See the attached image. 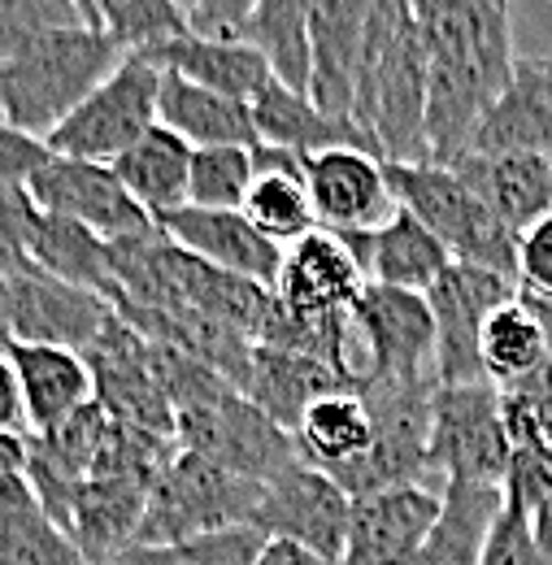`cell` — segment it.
<instances>
[{"instance_id":"obj_3","label":"cell","mask_w":552,"mask_h":565,"mask_svg":"<svg viewBox=\"0 0 552 565\" xmlns=\"http://www.w3.org/2000/svg\"><path fill=\"white\" fill-rule=\"evenodd\" d=\"M123 57L127 49L87 22L31 40L22 53L0 62V122L49 140V131L96 83H105Z\"/></svg>"},{"instance_id":"obj_30","label":"cell","mask_w":552,"mask_h":565,"mask_svg":"<svg viewBox=\"0 0 552 565\" xmlns=\"http://www.w3.org/2000/svg\"><path fill=\"white\" fill-rule=\"evenodd\" d=\"M505 504L500 483H444V504L410 565H484L487 531Z\"/></svg>"},{"instance_id":"obj_18","label":"cell","mask_w":552,"mask_h":565,"mask_svg":"<svg viewBox=\"0 0 552 565\" xmlns=\"http://www.w3.org/2000/svg\"><path fill=\"white\" fill-rule=\"evenodd\" d=\"M365 18L370 0H309V100L331 118H352Z\"/></svg>"},{"instance_id":"obj_16","label":"cell","mask_w":552,"mask_h":565,"mask_svg":"<svg viewBox=\"0 0 552 565\" xmlns=\"http://www.w3.org/2000/svg\"><path fill=\"white\" fill-rule=\"evenodd\" d=\"M305 188L318 213V226L336 235L379 231L396 213L388 161L365 148H327L305 157Z\"/></svg>"},{"instance_id":"obj_11","label":"cell","mask_w":552,"mask_h":565,"mask_svg":"<svg viewBox=\"0 0 552 565\" xmlns=\"http://www.w3.org/2000/svg\"><path fill=\"white\" fill-rule=\"evenodd\" d=\"M348 513H352V495L327 470L296 461L262 488V500L248 522L266 540L300 544V548L318 553L322 562L340 565L348 540Z\"/></svg>"},{"instance_id":"obj_40","label":"cell","mask_w":552,"mask_h":565,"mask_svg":"<svg viewBox=\"0 0 552 565\" xmlns=\"http://www.w3.org/2000/svg\"><path fill=\"white\" fill-rule=\"evenodd\" d=\"M518 291L552 300V213L518 235Z\"/></svg>"},{"instance_id":"obj_14","label":"cell","mask_w":552,"mask_h":565,"mask_svg":"<svg viewBox=\"0 0 552 565\" xmlns=\"http://www.w3.org/2000/svg\"><path fill=\"white\" fill-rule=\"evenodd\" d=\"M157 231L183 248L188 257L205 262L222 275H235L244 282H257L275 291L278 270H283V244L262 235L244 210H201V205H179V210L152 217Z\"/></svg>"},{"instance_id":"obj_7","label":"cell","mask_w":552,"mask_h":565,"mask_svg":"<svg viewBox=\"0 0 552 565\" xmlns=\"http://www.w3.org/2000/svg\"><path fill=\"white\" fill-rule=\"evenodd\" d=\"M262 488L266 483L226 470L197 448H179L148 492L136 544H170L217 526H240L253 518Z\"/></svg>"},{"instance_id":"obj_15","label":"cell","mask_w":552,"mask_h":565,"mask_svg":"<svg viewBox=\"0 0 552 565\" xmlns=\"http://www.w3.org/2000/svg\"><path fill=\"white\" fill-rule=\"evenodd\" d=\"M444 492L431 483H396L352 495L340 565H410L439 518Z\"/></svg>"},{"instance_id":"obj_5","label":"cell","mask_w":552,"mask_h":565,"mask_svg":"<svg viewBox=\"0 0 552 565\" xmlns=\"http://www.w3.org/2000/svg\"><path fill=\"white\" fill-rule=\"evenodd\" d=\"M340 365H344L348 387H361L370 379L439 383V370H435V313H431L426 291L365 282L361 300L348 313Z\"/></svg>"},{"instance_id":"obj_42","label":"cell","mask_w":552,"mask_h":565,"mask_svg":"<svg viewBox=\"0 0 552 565\" xmlns=\"http://www.w3.org/2000/svg\"><path fill=\"white\" fill-rule=\"evenodd\" d=\"M253 9H257V0H197L188 9V31L213 35V40H244Z\"/></svg>"},{"instance_id":"obj_49","label":"cell","mask_w":552,"mask_h":565,"mask_svg":"<svg viewBox=\"0 0 552 565\" xmlns=\"http://www.w3.org/2000/svg\"><path fill=\"white\" fill-rule=\"evenodd\" d=\"M549 565H552V562H549Z\"/></svg>"},{"instance_id":"obj_9","label":"cell","mask_w":552,"mask_h":565,"mask_svg":"<svg viewBox=\"0 0 552 565\" xmlns=\"http://www.w3.org/2000/svg\"><path fill=\"white\" fill-rule=\"evenodd\" d=\"M157 96H161V71L144 53H127L109 71V78L96 83L49 131L44 148L57 157L114 166L148 127H157Z\"/></svg>"},{"instance_id":"obj_22","label":"cell","mask_w":552,"mask_h":565,"mask_svg":"<svg viewBox=\"0 0 552 565\" xmlns=\"http://www.w3.org/2000/svg\"><path fill=\"white\" fill-rule=\"evenodd\" d=\"M144 53L157 71L183 74L192 83H201L209 92H222L231 100H244L253 105L257 92L275 78L266 57L248 44V40H213V35H170V40H157L148 49H136Z\"/></svg>"},{"instance_id":"obj_32","label":"cell","mask_w":552,"mask_h":565,"mask_svg":"<svg viewBox=\"0 0 552 565\" xmlns=\"http://www.w3.org/2000/svg\"><path fill=\"white\" fill-rule=\"evenodd\" d=\"M453 266V253L444 248V239L422 226L405 205L370 231V266L365 279L388 282V287H410V291H431V282Z\"/></svg>"},{"instance_id":"obj_45","label":"cell","mask_w":552,"mask_h":565,"mask_svg":"<svg viewBox=\"0 0 552 565\" xmlns=\"http://www.w3.org/2000/svg\"><path fill=\"white\" fill-rule=\"evenodd\" d=\"M257 565H331V562H322L318 553H309V548H300V544H287V540H266V548H262Z\"/></svg>"},{"instance_id":"obj_20","label":"cell","mask_w":552,"mask_h":565,"mask_svg":"<svg viewBox=\"0 0 552 565\" xmlns=\"http://www.w3.org/2000/svg\"><path fill=\"white\" fill-rule=\"evenodd\" d=\"M22 401H26V423L31 435H44L53 426L74 418L83 405L96 401V374L92 361L66 344H35V340H9Z\"/></svg>"},{"instance_id":"obj_1","label":"cell","mask_w":552,"mask_h":565,"mask_svg":"<svg viewBox=\"0 0 552 565\" xmlns=\"http://www.w3.org/2000/svg\"><path fill=\"white\" fill-rule=\"evenodd\" d=\"M431 83H426V161L453 166L505 92L513 57L509 0H435L417 13Z\"/></svg>"},{"instance_id":"obj_27","label":"cell","mask_w":552,"mask_h":565,"mask_svg":"<svg viewBox=\"0 0 552 565\" xmlns=\"http://www.w3.org/2000/svg\"><path fill=\"white\" fill-rule=\"evenodd\" d=\"M291 439H296L300 461H309L327 475H340L344 466L361 461L374 444V418H370L365 396L357 387L318 396L300 414V423L291 426Z\"/></svg>"},{"instance_id":"obj_35","label":"cell","mask_w":552,"mask_h":565,"mask_svg":"<svg viewBox=\"0 0 552 565\" xmlns=\"http://www.w3.org/2000/svg\"><path fill=\"white\" fill-rule=\"evenodd\" d=\"M262 548H266V535L253 522H240V526H217L170 544H131L118 553L114 565H257Z\"/></svg>"},{"instance_id":"obj_43","label":"cell","mask_w":552,"mask_h":565,"mask_svg":"<svg viewBox=\"0 0 552 565\" xmlns=\"http://www.w3.org/2000/svg\"><path fill=\"white\" fill-rule=\"evenodd\" d=\"M0 430H22V435H31L26 401H22V383H18L13 356H9L4 344H0Z\"/></svg>"},{"instance_id":"obj_17","label":"cell","mask_w":552,"mask_h":565,"mask_svg":"<svg viewBox=\"0 0 552 565\" xmlns=\"http://www.w3.org/2000/svg\"><path fill=\"white\" fill-rule=\"evenodd\" d=\"M365 270L348 253L336 231H309L296 244L283 248L275 296L283 309L300 318H344L365 291Z\"/></svg>"},{"instance_id":"obj_29","label":"cell","mask_w":552,"mask_h":565,"mask_svg":"<svg viewBox=\"0 0 552 565\" xmlns=\"http://www.w3.org/2000/svg\"><path fill=\"white\" fill-rule=\"evenodd\" d=\"M0 565H92L49 518L26 475H0Z\"/></svg>"},{"instance_id":"obj_23","label":"cell","mask_w":552,"mask_h":565,"mask_svg":"<svg viewBox=\"0 0 552 565\" xmlns=\"http://www.w3.org/2000/svg\"><path fill=\"white\" fill-rule=\"evenodd\" d=\"M253 109V122H257V140L275 143V148H291L300 157H314V152H327V148H365L379 157L374 140L352 122V118H331L322 114L305 92H291L287 83L270 78L257 100L248 105Z\"/></svg>"},{"instance_id":"obj_6","label":"cell","mask_w":552,"mask_h":565,"mask_svg":"<svg viewBox=\"0 0 552 565\" xmlns=\"http://www.w3.org/2000/svg\"><path fill=\"white\" fill-rule=\"evenodd\" d=\"M174 435L179 448H197L257 483H270L275 475L300 461L291 430L278 426L244 392H231L217 374L174 405Z\"/></svg>"},{"instance_id":"obj_47","label":"cell","mask_w":552,"mask_h":565,"mask_svg":"<svg viewBox=\"0 0 552 565\" xmlns=\"http://www.w3.org/2000/svg\"><path fill=\"white\" fill-rule=\"evenodd\" d=\"M431 4H435V0H414V13H426Z\"/></svg>"},{"instance_id":"obj_41","label":"cell","mask_w":552,"mask_h":565,"mask_svg":"<svg viewBox=\"0 0 552 565\" xmlns=\"http://www.w3.org/2000/svg\"><path fill=\"white\" fill-rule=\"evenodd\" d=\"M49 161V148L35 136H22L0 122V196L26 188V179Z\"/></svg>"},{"instance_id":"obj_37","label":"cell","mask_w":552,"mask_h":565,"mask_svg":"<svg viewBox=\"0 0 552 565\" xmlns=\"http://www.w3.org/2000/svg\"><path fill=\"white\" fill-rule=\"evenodd\" d=\"M92 9H96L92 26L114 35L127 53L188 31V13L174 0H96Z\"/></svg>"},{"instance_id":"obj_38","label":"cell","mask_w":552,"mask_h":565,"mask_svg":"<svg viewBox=\"0 0 552 565\" xmlns=\"http://www.w3.org/2000/svg\"><path fill=\"white\" fill-rule=\"evenodd\" d=\"M83 22L74 0H0V62L22 53L31 40Z\"/></svg>"},{"instance_id":"obj_10","label":"cell","mask_w":552,"mask_h":565,"mask_svg":"<svg viewBox=\"0 0 552 565\" xmlns=\"http://www.w3.org/2000/svg\"><path fill=\"white\" fill-rule=\"evenodd\" d=\"M513 296H518L513 279L484 270V266H466V262H453L431 282L426 300L435 313L439 383H484V322L491 318V309H500Z\"/></svg>"},{"instance_id":"obj_13","label":"cell","mask_w":552,"mask_h":565,"mask_svg":"<svg viewBox=\"0 0 552 565\" xmlns=\"http://www.w3.org/2000/svg\"><path fill=\"white\" fill-rule=\"evenodd\" d=\"M114 305L100 291L74 287L40 266L9 275L4 291V344L9 340H35V344H66V349H92L96 335L109 327Z\"/></svg>"},{"instance_id":"obj_33","label":"cell","mask_w":552,"mask_h":565,"mask_svg":"<svg viewBox=\"0 0 552 565\" xmlns=\"http://www.w3.org/2000/svg\"><path fill=\"white\" fill-rule=\"evenodd\" d=\"M244 40L266 57L278 83L309 96V0H257Z\"/></svg>"},{"instance_id":"obj_12","label":"cell","mask_w":552,"mask_h":565,"mask_svg":"<svg viewBox=\"0 0 552 565\" xmlns=\"http://www.w3.org/2000/svg\"><path fill=\"white\" fill-rule=\"evenodd\" d=\"M26 196L40 213L70 217V222L96 231L105 244L131 239V235H144L157 226L148 210L123 188L114 166H100V161L49 152V161L26 179Z\"/></svg>"},{"instance_id":"obj_36","label":"cell","mask_w":552,"mask_h":565,"mask_svg":"<svg viewBox=\"0 0 552 565\" xmlns=\"http://www.w3.org/2000/svg\"><path fill=\"white\" fill-rule=\"evenodd\" d=\"M257 179L253 143H209L192 152L188 205L201 210H244V196Z\"/></svg>"},{"instance_id":"obj_26","label":"cell","mask_w":552,"mask_h":565,"mask_svg":"<svg viewBox=\"0 0 552 565\" xmlns=\"http://www.w3.org/2000/svg\"><path fill=\"white\" fill-rule=\"evenodd\" d=\"M22 253L44 275L87 287V291H100L105 300H114V291H118L114 266H109V244L70 217L35 210L26 222V235H22Z\"/></svg>"},{"instance_id":"obj_46","label":"cell","mask_w":552,"mask_h":565,"mask_svg":"<svg viewBox=\"0 0 552 565\" xmlns=\"http://www.w3.org/2000/svg\"><path fill=\"white\" fill-rule=\"evenodd\" d=\"M522 300L531 305V313H535V322L544 331V349H549V361H552V300H540V296H522Z\"/></svg>"},{"instance_id":"obj_44","label":"cell","mask_w":552,"mask_h":565,"mask_svg":"<svg viewBox=\"0 0 552 565\" xmlns=\"http://www.w3.org/2000/svg\"><path fill=\"white\" fill-rule=\"evenodd\" d=\"M31 466V435L0 430V475H26Z\"/></svg>"},{"instance_id":"obj_21","label":"cell","mask_w":552,"mask_h":565,"mask_svg":"<svg viewBox=\"0 0 552 565\" xmlns=\"http://www.w3.org/2000/svg\"><path fill=\"white\" fill-rule=\"evenodd\" d=\"M466 152H549L552 157V57H518L505 92L491 100Z\"/></svg>"},{"instance_id":"obj_25","label":"cell","mask_w":552,"mask_h":565,"mask_svg":"<svg viewBox=\"0 0 552 565\" xmlns=\"http://www.w3.org/2000/svg\"><path fill=\"white\" fill-rule=\"evenodd\" d=\"M348 387V379L327 365L322 356L291 353V349H275V344H253V361H248V379H244V396L257 401L278 426L300 423V414L327 396Z\"/></svg>"},{"instance_id":"obj_48","label":"cell","mask_w":552,"mask_h":565,"mask_svg":"<svg viewBox=\"0 0 552 565\" xmlns=\"http://www.w3.org/2000/svg\"><path fill=\"white\" fill-rule=\"evenodd\" d=\"M174 4H179V9H183V13H188V9H192V4H197V0H174Z\"/></svg>"},{"instance_id":"obj_4","label":"cell","mask_w":552,"mask_h":565,"mask_svg":"<svg viewBox=\"0 0 552 565\" xmlns=\"http://www.w3.org/2000/svg\"><path fill=\"white\" fill-rule=\"evenodd\" d=\"M388 183L396 205H405L422 226H431L453 253V262L484 266L518 282V235L461 183L453 166L388 161Z\"/></svg>"},{"instance_id":"obj_19","label":"cell","mask_w":552,"mask_h":565,"mask_svg":"<svg viewBox=\"0 0 552 565\" xmlns=\"http://www.w3.org/2000/svg\"><path fill=\"white\" fill-rule=\"evenodd\" d=\"M453 170L513 235L552 213L549 152H461Z\"/></svg>"},{"instance_id":"obj_34","label":"cell","mask_w":552,"mask_h":565,"mask_svg":"<svg viewBox=\"0 0 552 565\" xmlns=\"http://www.w3.org/2000/svg\"><path fill=\"white\" fill-rule=\"evenodd\" d=\"M549 361L544 349V331L531 313V305L522 300V291L513 300H505L500 309H491L484 322V370L496 387L522 383L527 374H535Z\"/></svg>"},{"instance_id":"obj_2","label":"cell","mask_w":552,"mask_h":565,"mask_svg":"<svg viewBox=\"0 0 552 565\" xmlns=\"http://www.w3.org/2000/svg\"><path fill=\"white\" fill-rule=\"evenodd\" d=\"M426 83L431 57L414 0H370L352 122L383 161H426Z\"/></svg>"},{"instance_id":"obj_39","label":"cell","mask_w":552,"mask_h":565,"mask_svg":"<svg viewBox=\"0 0 552 565\" xmlns=\"http://www.w3.org/2000/svg\"><path fill=\"white\" fill-rule=\"evenodd\" d=\"M484 565H549L535 535H531V522L527 513L505 495L491 531H487V544H484Z\"/></svg>"},{"instance_id":"obj_8","label":"cell","mask_w":552,"mask_h":565,"mask_svg":"<svg viewBox=\"0 0 552 565\" xmlns=\"http://www.w3.org/2000/svg\"><path fill=\"white\" fill-rule=\"evenodd\" d=\"M513 461V439L505 426L500 387L484 383H439L431 401V483H500Z\"/></svg>"},{"instance_id":"obj_24","label":"cell","mask_w":552,"mask_h":565,"mask_svg":"<svg viewBox=\"0 0 552 565\" xmlns=\"http://www.w3.org/2000/svg\"><path fill=\"white\" fill-rule=\"evenodd\" d=\"M253 166H257V179L244 196V217L275 244H296L300 235L318 231V213L305 188V157L257 140Z\"/></svg>"},{"instance_id":"obj_28","label":"cell","mask_w":552,"mask_h":565,"mask_svg":"<svg viewBox=\"0 0 552 565\" xmlns=\"http://www.w3.org/2000/svg\"><path fill=\"white\" fill-rule=\"evenodd\" d=\"M157 122L179 131L192 148L209 143H257V122L244 100H231L222 92H209L183 74L161 71L157 96Z\"/></svg>"},{"instance_id":"obj_31","label":"cell","mask_w":552,"mask_h":565,"mask_svg":"<svg viewBox=\"0 0 552 565\" xmlns=\"http://www.w3.org/2000/svg\"><path fill=\"white\" fill-rule=\"evenodd\" d=\"M192 143L170 127H148L118 161L114 174L123 179V188L148 210V217L188 205V174H192Z\"/></svg>"}]
</instances>
